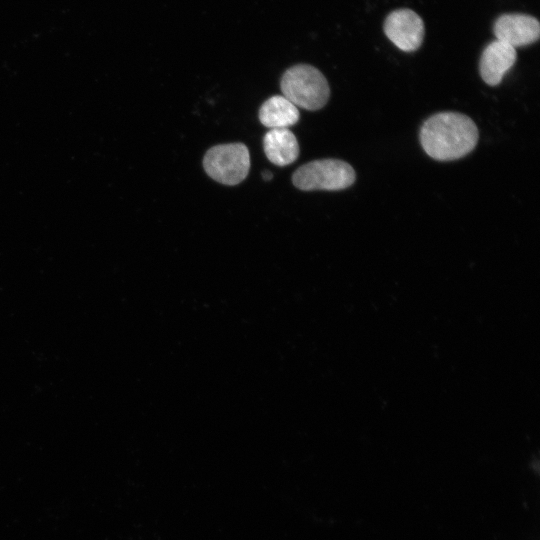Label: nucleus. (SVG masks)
<instances>
[{
    "instance_id": "9",
    "label": "nucleus",
    "mask_w": 540,
    "mask_h": 540,
    "mask_svg": "<svg viewBox=\"0 0 540 540\" xmlns=\"http://www.w3.org/2000/svg\"><path fill=\"white\" fill-rule=\"evenodd\" d=\"M298 108L287 98L275 95L267 99L259 109L260 122L270 129L287 128L298 122Z\"/></svg>"
},
{
    "instance_id": "2",
    "label": "nucleus",
    "mask_w": 540,
    "mask_h": 540,
    "mask_svg": "<svg viewBox=\"0 0 540 540\" xmlns=\"http://www.w3.org/2000/svg\"><path fill=\"white\" fill-rule=\"evenodd\" d=\"M283 96L296 107L314 111L324 107L330 96L325 76L315 67L298 64L287 69L280 82Z\"/></svg>"
},
{
    "instance_id": "10",
    "label": "nucleus",
    "mask_w": 540,
    "mask_h": 540,
    "mask_svg": "<svg viewBox=\"0 0 540 540\" xmlns=\"http://www.w3.org/2000/svg\"><path fill=\"white\" fill-rule=\"evenodd\" d=\"M262 177H263L264 180L268 181V180H270L272 178V173L269 172V171H264L262 173Z\"/></svg>"
},
{
    "instance_id": "3",
    "label": "nucleus",
    "mask_w": 540,
    "mask_h": 540,
    "mask_svg": "<svg viewBox=\"0 0 540 540\" xmlns=\"http://www.w3.org/2000/svg\"><path fill=\"white\" fill-rule=\"evenodd\" d=\"M355 181L353 167L339 159H320L299 167L292 176L293 184L303 191H338Z\"/></svg>"
},
{
    "instance_id": "1",
    "label": "nucleus",
    "mask_w": 540,
    "mask_h": 540,
    "mask_svg": "<svg viewBox=\"0 0 540 540\" xmlns=\"http://www.w3.org/2000/svg\"><path fill=\"white\" fill-rule=\"evenodd\" d=\"M419 137L428 156L437 161H453L476 147L479 133L470 117L457 112H441L423 123Z\"/></svg>"
},
{
    "instance_id": "8",
    "label": "nucleus",
    "mask_w": 540,
    "mask_h": 540,
    "mask_svg": "<svg viewBox=\"0 0 540 540\" xmlns=\"http://www.w3.org/2000/svg\"><path fill=\"white\" fill-rule=\"evenodd\" d=\"M263 148L270 162L278 166L293 163L299 156V144L287 128L270 129L263 138Z\"/></svg>"
},
{
    "instance_id": "5",
    "label": "nucleus",
    "mask_w": 540,
    "mask_h": 540,
    "mask_svg": "<svg viewBox=\"0 0 540 540\" xmlns=\"http://www.w3.org/2000/svg\"><path fill=\"white\" fill-rule=\"evenodd\" d=\"M388 39L399 49L412 52L423 41L424 23L419 15L410 9H399L390 13L384 23Z\"/></svg>"
},
{
    "instance_id": "4",
    "label": "nucleus",
    "mask_w": 540,
    "mask_h": 540,
    "mask_svg": "<svg viewBox=\"0 0 540 540\" xmlns=\"http://www.w3.org/2000/svg\"><path fill=\"white\" fill-rule=\"evenodd\" d=\"M206 173L224 185H237L248 175L250 154L243 143H229L210 148L203 159Z\"/></svg>"
},
{
    "instance_id": "7",
    "label": "nucleus",
    "mask_w": 540,
    "mask_h": 540,
    "mask_svg": "<svg viewBox=\"0 0 540 540\" xmlns=\"http://www.w3.org/2000/svg\"><path fill=\"white\" fill-rule=\"evenodd\" d=\"M517 59L516 49L504 42L495 40L483 50L479 71L483 81L490 85H498Z\"/></svg>"
},
{
    "instance_id": "6",
    "label": "nucleus",
    "mask_w": 540,
    "mask_h": 540,
    "mask_svg": "<svg viewBox=\"0 0 540 540\" xmlns=\"http://www.w3.org/2000/svg\"><path fill=\"white\" fill-rule=\"evenodd\" d=\"M496 39L515 49L538 40L540 25L538 20L526 14H504L494 24Z\"/></svg>"
}]
</instances>
